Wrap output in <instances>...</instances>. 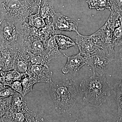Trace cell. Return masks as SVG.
Wrapping results in <instances>:
<instances>
[{
    "label": "cell",
    "mask_w": 122,
    "mask_h": 122,
    "mask_svg": "<svg viewBox=\"0 0 122 122\" xmlns=\"http://www.w3.org/2000/svg\"><path fill=\"white\" fill-rule=\"evenodd\" d=\"M52 18L54 28L60 34L62 31L78 32V23L75 20L59 13H56Z\"/></svg>",
    "instance_id": "ba28073f"
},
{
    "label": "cell",
    "mask_w": 122,
    "mask_h": 122,
    "mask_svg": "<svg viewBox=\"0 0 122 122\" xmlns=\"http://www.w3.org/2000/svg\"><path fill=\"white\" fill-rule=\"evenodd\" d=\"M50 90L55 110L60 114L69 111L80 97L78 85L71 78L51 83Z\"/></svg>",
    "instance_id": "6da1fadb"
},
{
    "label": "cell",
    "mask_w": 122,
    "mask_h": 122,
    "mask_svg": "<svg viewBox=\"0 0 122 122\" xmlns=\"http://www.w3.org/2000/svg\"><path fill=\"white\" fill-rule=\"evenodd\" d=\"M27 107V102L23 95L15 92L11 103V112H19Z\"/></svg>",
    "instance_id": "2e32d148"
},
{
    "label": "cell",
    "mask_w": 122,
    "mask_h": 122,
    "mask_svg": "<svg viewBox=\"0 0 122 122\" xmlns=\"http://www.w3.org/2000/svg\"><path fill=\"white\" fill-rule=\"evenodd\" d=\"M114 59L119 66L122 67V44L114 46Z\"/></svg>",
    "instance_id": "d4e9b609"
},
{
    "label": "cell",
    "mask_w": 122,
    "mask_h": 122,
    "mask_svg": "<svg viewBox=\"0 0 122 122\" xmlns=\"http://www.w3.org/2000/svg\"><path fill=\"white\" fill-rule=\"evenodd\" d=\"M30 4L36 5L38 8L43 4L44 0H26Z\"/></svg>",
    "instance_id": "f1b7e54d"
},
{
    "label": "cell",
    "mask_w": 122,
    "mask_h": 122,
    "mask_svg": "<svg viewBox=\"0 0 122 122\" xmlns=\"http://www.w3.org/2000/svg\"><path fill=\"white\" fill-rule=\"evenodd\" d=\"M11 87L2 90L0 91V98L6 97L13 95L15 92Z\"/></svg>",
    "instance_id": "83f0119b"
},
{
    "label": "cell",
    "mask_w": 122,
    "mask_h": 122,
    "mask_svg": "<svg viewBox=\"0 0 122 122\" xmlns=\"http://www.w3.org/2000/svg\"><path fill=\"white\" fill-rule=\"evenodd\" d=\"M25 50L39 55L51 61L46 52L44 41L34 38L30 35Z\"/></svg>",
    "instance_id": "4fadbf2b"
},
{
    "label": "cell",
    "mask_w": 122,
    "mask_h": 122,
    "mask_svg": "<svg viewBox=\"0 0 122 122\" xmlns=\"http://www.w3.org/2000/svg\"><path fill=\"white\" fill-rule=\"evenodd\" d=\"M27 52L29 54V61L30 64L41 65L49 68L51 61L46 58L32 52L30 51Z\"/></svg>",
    "instance_id": "ffe728a7"
},
{
    "label": "cell",
    "mask_w": 122,
    "mask_h": 122,
    "mask_svg": "<svg viewBox=\"0 0 122 122\" xmlns=\"http://www.w3.org/2000/svg\"><path fill=\"white\" fill-rule=\"evenodd\" d=\"M0 61L1 62H2V61H1V54L0 50Z\"/></svg>",
    "instance_id": "1f68e13d"
},
{
    "label": "cell",
    "mask_w": 122,
    "mask_h": 122,
    "mask_svg": "<svg viewBox=\"0 0 122 122\" xmlns=\"http://www.w3.org/2000/svg\"><path fill=\"white\" fill-rule=\"evenodd\" d=\"M11 122H44L43 118L30 110L26 107L19 112L12 113Z\"/></svg>",
    "instance_id": "7c38bea8"
},
{
    "label": "cell",
    "mask_w": 122,
    "mask_h": 122,
    "mask_svg": "<svg viewBox=\"0 0 122 122\" xmlns=\"http://www.w3.org/2000/svg\"><path fill=\"white\" fill-rule=\"evenodd\" d=\"M44 43L46 52L51 60L59 58L64 56L59 50L55 36L44 41Z\"/></svg>",
    "instance_id": "5bb4252c"
},
{
    "label": "cell",
    "mask_w": 122,
    "mask_h": 122,
    "mask_svg": "<svg viewBox=\"0 0 122 122\" xmlns=\"http://www.w3.org/2000/svg\"><path fill=\"white\" fill-rule=\"evenodd\" d=\"M28 18L29 20L28 23L29 25L36 28H42L46 25L45 20L41 16L38 11L35 14L30 15Z\"/></svg>",
    "instance_id": "44dd1931"
},
{
    "label": "cell",
    "mask_w": 122,
    "mask_h": 122,
    "mask_svg": "<svg viewBox=\"0 0 122 122\" xmlns=\"http://www.w3.org/2000/svg\"><path fill=\"white\" fill-rule=\"evenodd\" d=\"M58 46L62 49H66L76 45L75 40L66 35L59 34L55 36Z\"/></svg>",
    "instance_id": "ac0fdd59"
},
{
    "label": "cell",
    "mask_w": 122,
    "mask_h": 122,
    "mask_svg": "<svg viewBox=\"0 0 122 122\" xmlns=\"http://www.w3.org/2000/svg\"><path fill=\"white\" fill-rule=\"evenodd\" d=\"M8 85L14 91L23 95V86L21 81H14Z\"/></svg>",
    "instance_id": "484cf974"
},
{
    "label": "cell",
    "mask_w": 122,
    "mask_h": 122,
    "mask_svg": "<svg viewBox=\"0 0 122 122\" xmlns=\"http://www.w3.org/2000/svg\"><path fill=\"white\" fill-rule=\"evenodd\" d=\"M1 61L7 70L12 69L14 59L16 54L7 50L0 51Z\"/></svg>",
    "instance_id": "7402d4cb"
},
{
    "label": "cell",
    "mask_w": 122,
    "mask_h": 122,
    "mask_svg": "<svg viewBox=\"0 0 122 122\" xmlns=\"http://www.w3.org/2000/svg\"><path fill=\"white\" fill-rule=\"evenodd\" d=\"M39 14L44 19H46L50 21V18L52 17L56 13L55 11L54 3L44 0L43 4L38 8L37 10Z\"/></svg>",
    "instance_id": "9a60e30c"
},
{
    "label": "cell",
    "mask_w": 122,
    "mask_h": 122,
    "mask_svg": "<svg viewBox=\"0 0 122 122\" xmlns=\"http://www.w3.org/2000/svg\"><path fill=\"white\" fill-rule=\"evenodd\" d=\"M117 105V122H122V78L113 87Z\"/></svg>",
    "instance_id": "e0dca14e"
},
{
    "label": "cell",
    "mask_w": 122,
    "mask_h": 122,
    "mask_svg": "<svg viewBox=\"0 0 122 122\" xmlns=\"http://www.w3.org/2000/svg\"><path fill=\"white\" fill-rule=\"evenodd\" d=\"M2 0H0V1Z\"/></svg>",
    "instance_id": "d6a6232c"
},
{
    "label": "cell",
    "mask_w": 122,
    "mask_h": 122,
    "mask_svg": "<svg viewBox=\"0 0 122 122\" xmlns=\"http://www.w3.org/2000/svg\"><path fill=\"white\" fill-rule=\"evenodd\" d=\"M113 33L111 28L106 22L103 26L91 35L95 43L102 48L107 56L114 60L115 50Z\"/></svg>",
    "instance_id": "5b68a950"
},
{
    "label": "cell",
    "mask_w": 122,
    "mask_h": 122,
    "mask_svg": "<svg viewBox=\"0 0 122 122\" xmlns=\"http://www.w3.org/2000/svg\"><path fill=\"white\" fill-rule=\"evenodd\" d=\"M41 30L45 36V41L54 36L55 35L60 34V33L55 29L52 22L50 21H48L45 26L41 28Z\"/></svg>",
    "instance_id": "cb8c5ba5"
},
{
    "label": "cell",
    "mask_w": 122,
    "mask_h": 122,
    "mask_svg": "<svg viewBox=\"0 0 122 122\" xmlns=\"http://www.w3.org/2000/svg\"><path fill=\"white\" fill-rule=\"evenodd\" d=\"M80 86L84 93L83 99L88 104L97 107L106 102L113 90L105 74L96 73H93L92 76L84 79Z\"/></svg>",
    "instance_id": "7a4b0ae2"
},
{
    "label": "cell",
    "mask_w": 122,
    "mask_h": 122,
    "mask_svg": "<svg viewBox=\"0 0 122 122\" xmlns=\"http://www.w3.org/2000/svg\"><path fill=\"white\" fill-rule=\"evenodd\" d=\"M63 54L67 58V62L62 70L63 74H66L78 72L86 64L85 58L80 54L69 56L65 54Z\"/></svg>",
    "instance_id": "30bf717a"
},
{
    "label": "cell",
    "mask_w": 122,
    "mask_h": 122,
    "mask_svg": "<svg viewBox=\"0 0 122 122\" xmlns=\"http://www.w3.org/2000/svg\"><path fill=\"white\" fill-rule=\"evenodd\" d=\"M2 103L0 102V113L2 111Z\"/></svg>",
    "instance_id": "4dcf8cb0"
},
{
    "label": "cell",
    "mask_w": 122,
    "mask_h": 122,
    "mask_svg": "<svg viewBox=\"0 0 122 122\" xmlns=\"http://www.w3.org/2000/svg\"><path fill=\"white\" fill-rule=\"evenodd\" d=\"M85 63L91 66L93 73L105 74L107 66L113 59L109 58L106 55L96 54L85 58Z\"/></svg>",
    "instance_id": "9c48e42d"
},
{
    "label": "cell",
    "mask_w": 122,
    "mask_h": 122,
    "mask_svg": "<svg viewBox=\"0 0 122 122\" xmlns=\"http://www.w3.org/2000/svg\"><path fill=\"white\" fill-rule=\"evenodd\" d=\"M0 2L5 17L17 22L25 21L38 9V7L26 0H2Z\"/></svg>",
    "instance_id": "277c9868"
},
{
    "label": "cell",
    "mask_w": 122,
    "mask_h": 122,
    "mask_svg": "<svg viewBox=\"0 0 122 122\" xmlns=\"http://www.w3.org/2000/svg\"><path fill=\"white\" fill-rule=\"evenodd\" d=\"M86 2L90 9H95L98 11L106 9L111 10L110 0H86Z\"/></svg>",
    "instance_id": "d6986e66"
},
{
    "label": "cell",
    "mask_w": 122,
    "mask_h": 122,
    "mask_svg": "<svg viewBox=\"0 0 122 122\" xmlns=\"http://www.w3.org/2000/svg\"><path fill=\"white\" fill-rule=\"evenodd\" d=\"M76 33L75 42L81 55L85 58L96 54L105 55L107 56L102 48L95 43L91 35L85 36L81 35L78 32Z\"/></svg>",
    "instance_id": "8992f818"
},
{
    "label": "cell",
    "mask_w": 122,
    "mask_h": 122,
    "mask_svg": "<svg viewBox=\"0 0 122 122\" xmlns=\"http://www.w3.org/2000/svg\"><path fill=\"white\" fill-rule=\"evenodd\" d=\"M30 63L28 52L25 50L18 51L14 59L12 69L21 74L27 72Z\"/></svg>",
    "instance_id": "8fae6325"
},
{
    "label": "cell",
    "mask_w": 122,
    "mask_h": 122,
    "mask_svg": "<svg viewBox=\"0 0 122 122\" xmlns=\"http://www.w3.org/2000/svg\"><path fill=\"white\" fill-rule=\"evenodd\" d=\"M111 8L115 9L122 14V0H110Z\"/></svg>",
    "instance_id": "4316f807"
},
{
    "label": "cell",
    "mask_w": 122,
    "mask_h": 122,
    "mask_svg": "<svg viewBox=\"0 0 122 122\" xmlns=\"http://www.w3.org/2000/svg\"><path fill=\"white\" fill-rule=\"evenodd\" d=\"M26 73L32 78L35 83H53L52 72L45 66L30 64Z\"/></svg>",
    "instance_id": "52a82bcc"
},
{
    "label": "cell",
    "mask_w": 122,
    "mask_h": 122,
    "mask_svg": "<svg viewBox=\"0 0 122 122\" xmlns=\"http://www.w3.org/2000/svg\"><path fill=\"white\" fill-rule=\"evenodd\" d=\"M24 22H17L5 17L0 21V50L16 54L21 49V30Z\"/></svg>",
    "instance_id": "3957f363"
},
{
    "label": "cell",
    "mask_w": 122,
    "mask_h": 122,
    "mask_svg": "<svg viewBox=\"0 0 122 122\" xmlns=\"http://www.w3.org/2000/svg\"><path fill=\"white\" fill-rule=\"evenodd\" d=\"M23 75L24 77H22L21 81L23 86V95L25 96L30 92L32 91L33 86L35 83L32 78L26 73Z\"/></svg>",
    "instance_id": "603a6c76"
},
{
    "label": "cell",
    "mask_w": 122,
    "mask_h": 122,
    "mask_svg": "<svg viewBox=\"0 0 122 122\" xmlns=\"http://www.w3.org/2000/svg\"><path fill=\"white\" fill-rule=\"evenodd\" d=\"M4 15L2 10V6L0 2V21L4 18Z\"/></svg>",
    "instance_id": "f546056e"
}]
</instances>
